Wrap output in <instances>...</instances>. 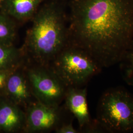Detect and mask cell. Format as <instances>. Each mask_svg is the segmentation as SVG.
<instances>
[{
	"label": "cell",
	"instance_id": "7a4b0ae2",
	"mask_svg": "<svg viewBox=\"0 0 133 133\" xmlns=\"http://www.w3.org/2000/svg\"><path fill=\"white\" fill-rule=\"evenodd\" d=\"M23 48L28 62L49 66L70 43L65 11L57 1L41 5L32 18Z\"/></svg>",
	"mask_w": 133,
	"mask_h": 133
},
{
	"label": "cell",
	"instance_id": "3957f363",
	"mask_svg": "<svg viewBox=\"0 0 133 133\" xmlns=\"http://www.w3.org/2000/svg\"><path fill=\"white\" fill-rule=\"evenodd\" d=\"M96 120L104 131H133V94L122 87L111 88L100 97Z\"/></svg>",
	"mask_w": 133,
	"mask_h": 133
},
{
	"label": "cell",
	"instance_id": "8fae6325",
	"mask_svg": "<svg viewBox=\"0 0 133 133\" xmlns=\"http://www.w3.org/2000/svg\"><path fill=\"white\" fill-rule=\"evenodd\" d=\"M26 59L22 48L0 44V71L16 69L24 65Z\"/></svg>",
	"mask_w": 133,
	"mask_h": 133
},
{
	"label": "cell",
	"instance_id": "5b68a950",
	"mask_svg": "<svg viewBox=\"0 0 133 133\" xmlns=\"http://www.w3.org/2000/svg\"><path fill=\"white\" fill-rule=\"evenodd\" d=\"M24 70L35 99L47 105H59L64 100L66 84L49 66L28 62Z\"/></svg>",
	"mask_w": 133,
	"mask_h": 133
},
{
	"label": "cell",
	"instance_id": "277c9868",
	"mask_svg": "<svg viewBox=\"0 0 133 133\" xmlns=\"http://www.w3.org/2000/svg\"><path fill=\"white\" fill-rule=\"evenodd\" d=\"M69 87H82L102 71V67L83 49L69 43L49 65Z\"/></svg>",
	"mask_w": 133,
	"mask_h": 133
},
{
	"label": "cell",
	"instance_id": "ba28073f",
	"mask_svg": "<svg viewBox=\"0 0 133 133\" xmlns=\"http://www.w3.org/2000/svg\"><path fill=\"white\" fill-rule=\"evenodd\" d=\"M24 64L10 74L2 90L6 98L25 109L33 101L34 97L25 72Z\"/></svg>",
	"mask_w": 133,
	"mask_h": 133
},
{
	"label": "cell",
	"instance_id": "4fadbf2b",
	"mask_svg": "<svg viewBox=\"0 0 133 133\" xmlns=\"http://www.w3.org/2000/svg\"><path fill=\"white\" fill-rule=\"evenodd\" d=\"M119 64L124 80L129 85L133 86V42Z\"/></svg>",
	"mask_w": 133,
	"mask_h": 133
},
{
	"label": "cell",
	"instance_id": "9a60e30c",
	"mask_svg": "<svg viewBox=\"0 0 133 133\" xmlns=\"http://www.w3.org/2000/svg\"><path fill=\"white\" fill-rule=\"evenodd\" d=\"M15 70L0 71V90H2L4 88L9 76Z\"/></svg>",
	"mask_w": 133,
	"mask_h": 133
},
{
	"label": "cell",
	"instance_id": "8992f818",
	"mask_svg": "<svg viewBox=\"0 0 133 133\" xmlns=\"http://www.w3.org/2000/svg\"><path fill=\"white\" fill-rule=\"evenodd\" d=\"M59 105L45 104L35 100L25 108V133H43L55 130L63 119Z\"/></svg>",
	"mask_w": 133,
	"mask_h": 133
},
{
	"label": "cell",
	"instance_id": "30bf717a",
	"mask_svg": "<svg viewBox=\"0 0 133 133\" xmlns=\"http://www.w3.org/2000/svg\"><path fill=\"white\" fill-rule=\"evenodd\" d=\"M45 0H0L1 12L19 21L32 19Z\"/></svg>",
	"mask_w": 133,
	"mask_h": 133
},
{
	"label": "cell",
	"instance_id": "9c48e42d",
	"mask_svg": "<svg viewBox=\"0 0 133 133\" xmlns=\"http://www.w3.org/2000/svg\"><path fill=\"white\" fill-rule=\"evenodd\" d=\"M25 113L20 107L5 97L0 99V131L15 133L23 131Z\"/></svg>",
	"mask_w": 133,
	"mask_h": 133
},
{
	"label": "cell",
	"instance_id": "52a82bcc",
	"mask_svg": "<svg viewBox=\"0 0 133 133\" xmlns=\"http://www.w3.org/2000/svg\"><path fill=\"white\" fill-rule=\"evenodd\" d=\"M87 96L86 88L69 87L64 98L65 108L77 119L80 131L88 133L104 131L97 121L91 117Z\"/></svg>",
	"mask_w": 133,
	"mask_h": 133
},
{
	"label": "cell",
	"instance_id": "5bb4252c",
	"mask_svg": "<svg viewBox=\"0 0 133 133\" xmlns=\"http://www.w3.org/2000/svg\"><path fill=\"white\" fill-rule=\"evenodd\" d=\"M54 131L56 133H78V131L74 128L72 125V121L68 123H64L58 127Z\"/></svg>",
	"mask_w": 133,
	"mask_h": 133
},
{
	"label": "cell",
	"instance_id": "7c38bea8",
	"mask_svg": "<svg viewBox=\"0 0 133 133\" xmlns=\"http://www.w3.org/2000/svg\"><path fill=\"white\" fill-rule=\"evenodd\" d=\"M16 35L14 20L0 12V44H14Z\"/></svg>",
	"mask_w": 133,
	"mask_h": 133
},
{
	"label": "cell",
	"instance_id": "6da1fadb",
	"mask_svg": "<svg viewBox=\"0 0 133 133\" xmlns=\"http://www.w3.org/2000/svg\"><path fill=\"white\" fill-rule=\"evenodd\" d=\"M69 31L102 68L119 64L133 42V0H72Z\"/></svg>",
	"mask_w": 133,
	"mask_h": 133
}]
</instances>
